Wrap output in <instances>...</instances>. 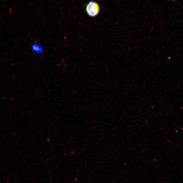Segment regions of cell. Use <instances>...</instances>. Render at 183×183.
I'll return each mask as SVG.
<instances>
[{
  "mask_svg": "<svg viewBox=\"0 0 183 183\" xmlns=\"http://www.w3.org/2000/svg\"><path fill=\"white\" fill-rule=\"evenodd\" d=\"M69 153L68 152H65V153H64L63 154V155L64 156H66Z\"/></svg>",
  "mask_w": 183,
  "mask_h": 183,
  "instance_id": "obj_3",
  "label": "cell"
},
{
  "mask_svg": "<svg viewBox=\"0 0 183 183\" xmlns=\"http://www.w3.org/2000/svg\"><path fill=\"white\" fill-rule=\"evenodd\" d=\"M167 0L168 1V0ZM172 0V1H177V0Z\"/></svg>",
  "mask_w": 183,
  "mask_h": 183,
  "instance_id": "obj_4",
  "label": "cell"
},
{
  "mask_svg": "<svg viewBox=\"0 0 183 183\" xmlns=\"http://www.w3.org/2000/svg\"><path fill=\"white\" fill-rule=\"evenodd\" d=\"M30 49L33 52L41 54L43 51L42 46L38 42H34L30 45Z\"/></svg>",
  "mask_w": 183,
  "mask_h": 183,
  "instance_id": "obj_2",
  "label": "cell"
},
{
  "mask_svg": "<svg viewBox=\"0 0 183 183\" xmlns=\"http://www.w3.org/2000/svg\"><path fill=\"white\" fill-rule=\"evenodd\" d=\"M85 9L87 14L89 16L94 17L99 14L100 7L97 2L91 1L87 4Z\"/></svg>",
  "mask_w": 183,
  "mask_h": 183,
  "instance_id": "obj_1",
  "label": "cell"
}]
</instances>
